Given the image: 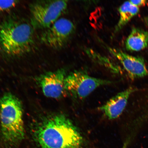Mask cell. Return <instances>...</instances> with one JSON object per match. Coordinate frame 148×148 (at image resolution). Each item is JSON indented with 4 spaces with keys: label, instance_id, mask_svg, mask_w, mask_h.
Segmentation results:
<instances>
[{
    "label": "cell",
    "instance_id": "cell-12",
    "mask_svg": "<svg viewBox=\"0 0 148 148\" xmlns=\"http://www.w3.org/2000/svg\"><path fill=\"white\" fill-rule=\"evenodd\" d=\"M16 1H0V11H5L13 8L17 3Z\"/></svg>",
    "mask_w": 148,
    "mask_h": 148
},
{
    "label": "cell",
    "instance_id": "cell-1",
    "mask_svg": "<svg viewBox=\"0 0 148 148\" xmlns=\"http://www.w3.org/2000/svg\"><path fill=\"white\" fill-rule=\"evenodd\" d=\"M34 136L40 148H80L83 142L77 127L62 114L44 120L36 127Z\"/></svg>",
    "mask_w": 148,
    "mask_h": 148
},
{
    "label": "cell",
    "instance_id": "cell-4",
    "mask_svg": "<svg viewBox=\"0 0 148 148\" xmlns=\"http://www.w3.org/2000/svg\"><path fill=\"white\" fill-rule=\"evenodd\" d=\"M67 1H36L31 5L33 25L47 29L57 21L67 8Z\"/></svg>",
    "mask_w": 148,
    "mask_h": 148
},
{
    "label": "cell",
    "instance_id": "cell-13",
    "mask_svg": "<svg viewBox=\"0 0 148 148\" xmlns=\"http://www.w3.org/2000/svg\"><path fill=\"white\" fill-rule=\"evenodd\" d=\"M132 4L135 6L138 7L145 5L147 3V1L145 0H139V1H129Z\"/></svg>",
    "mask_w": 148,
    "mask_h": 148
},
{
    "label": "cell",
    "instance_id": "cell-5",
    "mask_svg": "<svg viewBox=\"0 0 148 148\" xmlns=\"http://www.w3.org/2000/svg\"><path fill=\"white\" fill-rule=\"evenodd\" d=\"M112 83L110 81L90 76L82 71H76L66 76L64 86L66 93L75 99H83L98 88Z\"/></svg>",
    "mask_w": 148,
    "mask_h": 148
},
{
    "label": "cell",
    "instance_id": "cell-7",
    "mask_svg": "<svg viewBox=\"0 0 148 148\" xmlns=\"http://www.w3.org/2000/svg\"><path fill=\"white\" fill-rule=\"evenodd\" d=\"M65 70L60 69L42 75L39 79L42 91L46 97L52 99H60L66 93L64 86L66 77Z\"/></svg>",
    "mask_w": 148,
    "mask_h": 148
},
{
    "label": "cell",
    "instance_id": "cell-14",
    "mask_svg": "<svg viewBox=\"0 0 148 148\" xmlns=\"http://www.w3.org/2000/svg\"><path fill=\"white\" fill-rule=\"evenodd\" d=\"M147 25L148 27V17L147 18Z\"/></svg>",
    "mask_w": 148,
    "mask_h": 148
},
{
    "label": "cell",
    "instance_id": "cell-11",
    "mask_svg": "<svg viewBox=\"0 0 148 148\" xmlns=\"http://www.w3.org/2000/svg\"><path fill=\"white\" fill-rule=\"evenodd\" d=\"M119 18L115 29L117 32L124 27L139 12L138 7L132 5L129 1L124 3L118 9Z\"/></svg>",
    "mask_w": 148,
    "mask_h": 148
},
{
    "label": "cell",
    "instance_id": "cell-2",
    "mask_svg": "<svg viewBox=\"0 0 148 148\" xmlns=\"http://www.w3.org/2000/svg\"><path fill=\"white\" fill-rule=\"evenodd\" d=\"M0 125L2 139L8 147H16L25 137L23 110L21 101L10 93L0 99Z\"/></svg>",
    "mask_w": 148,
    "mask_h": 148
},
{
    "label": "cell",
    "instance_id": "cell-6",
    "mask_svg": "<svg viewBox=\"0 0 148 148\" xmlns=\"http://www.w3.org/2000/svg\"><path fill=\"white\" fill-rule=\"evenodd\" d=\"M75 31L73 22L67 18H60L42 33L41 40L52 49H61L69 42Z\"/></svg>",
    "mask_w": 148,
    "mask_h": 148
},
{
    "label": "cell",
    "instance_id": "cell-9",
    "mask_svg": "<svg viewBox=\"0 0 148 148\" xmlns=\"http://www.w3.org/2000/svg\"><path fill=\"white\" fill-rule=\"evenodd\" d=\"M136 90L131 87L119 92L100 107L99 110L109 119H116L124 110L131 94Z\"/></svg>",
    "mask_w": 148,
    "mask_h": 148
},
{
    "label": "cell",
    "instance_id": "cell-3",
    "mask_svg": "<svg viewBox=\"0 0 148 148\" xmlns=\"http://www.w3.org/2000/svg\"><path fill=\"white\" fill-rule=\"evenodd\" d=\"M32 26L14 18L0 24V48L5 54L18 56L30 51L34 43Z\"/></svg>",
    "mask_w": 148,
    "mask_h": 148
},
{
    "label": "cell",
    "instance_id": "cell-8",
    "mask_svg": "<svg viewBox=\"0 0 148 148\" xmlns=\"http://www.w3.org/2000/svg\"><path fill=\"white\" fill-rule=\"evenodd\" d=\"M107 49L119 61L131 78L148 76V70L143 59L132 56L115 48L108 47Z\"/></svg>",
    "mask_w": 148,
    "mask_h": 148
},
{
    "label": "cell",
    "instance_id": "cell-10",
    "mask_svg": "<svg viewBox=\"0 0 148 148\" xmlns=\"http://www.w3.org/2000/svg\"><path fill=\"white\" fill-rule=\"evenodd\" d=\"M125 45L128 51H138L145 49L148 46V33L134 28L127 37Z\"/></svg>",
    "mask_w": 148,
    "mask_h": 148
}]
</instances>
